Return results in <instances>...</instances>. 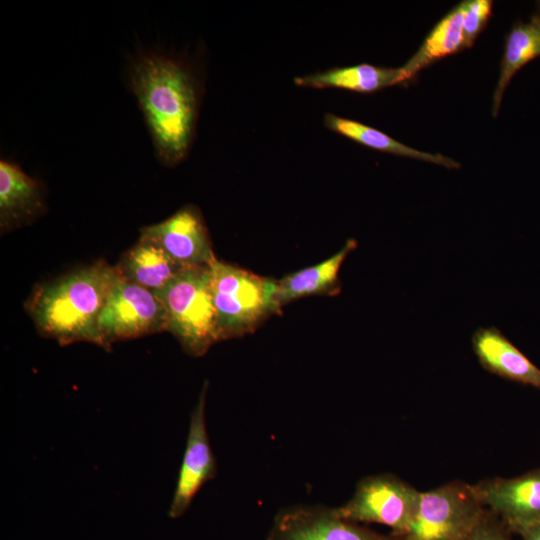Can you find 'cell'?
<instances>
[{"mask_svg":"<svg viewBox=\"0 0 540 540\" xmlns=\"http://www.w3.org/2000/svg\"><path fill=\"white\" fill-rule=\"evenodd\" d=\"M129 83L156 156L164 165H177L188 153L197 119L198 93L193 76L180 61L149 53L132 63Z\"/></svg>","mask_w":540,"mask_h":540,"instance_id":"1","label":"cell"},{"mask_svg":"<svg viewBox=\"0 0 540 540\" xmlns=\"http://www.w3.org/2000/svg\"><path fill=\"white\" fill-rule=\"evenodd\" d=\"M118 277L104 260L37 285L26 310L37 331L60 345L89 342L101 347L98 318Z\"/></svg>","mask_w":540,"mask_h":540,"instance_id":"2","label":"cell"},{"mask_svg":"<svg viewBox=\"0 0 540 540\" xmlns=\"http://www.w3.org/2000/svg\"><path fill=\"white\" fill-rule=\"evenodd\" d=\"M219 341L252 333L280 307L276 280L255 275L217 258L209 266Z\"/></svg>","mask_w":540,"mask_h":540,"instance_id":"3","label":"cell"},{"mask_svg":"<svg viewBox=\"0 0 540 540\" xmlns=\"http://www.w3.org/2000/svg\"><path fill=\"white\" fill-rule=\"evenodd\" d=\"M154 294L165 307L167 332L187 354L203 356L219 341L209 267L185 268Z\"/></svg>","mask_w":540,"mask_h":540,"instance_id":"4","label":"cell"},{"mask_svg":"<svg viewBox=\"0 0 540 540\" xmlns=\"http://www.w3.org/2000/svg\"><path fill=\"white\" fill-rule=\"evenodd\" d=\"M486 507L474 486L453 480L421 492L417 510L397 540H459L479 521Z\"/></svg>","mask_w":540,"mask_h":540,"instance_id":"5","label":"cell"},{"mask_svg":"<svg viewBox=\"0 0 540 540\" xmlns=\"http://www.w3.org/2000/svg\"><path fill=\"white\" fill-rule=\"evenodd\" d=\"M167 331V315L161 300L150 290L119 275L98 318L101 347L114 342Z\"/></svg>","mask_w":540,"mask_h":540,"instance_id":"6","label":"cell"},{"mask_svg":"<svg viewBox=\"0 0 540 540\" xmlns=\"http://www.w3.org/2000/svg\"><path fill=\"white\" fill-rule=\"evenodd\" d=\"M421 492L399 477L377 474L361 479L353 496L343 505L334 507L336 513L355 523H376L402 533L411 522Z\"/></svg>","mask_w":540,"mask_h":540,"instance_id":"7","label":"cell"},{"mask_svg":"<svg viewBox=\"0 0 540 540\" xmlns=\"http://www.w3.org/2000/svg\"><path fill=\"white\" fill-rule=\"evenodd\" d=\"M267 540H397L340 517L335 508L298 504L281 509Z\"/></svg>","mask_w":540,"mask_h":540,"instance_id":"8","label":"cell"},{"mask_svg":"<svg viewBox=\"0 0 540 540\" xmlns=\"http://www.w3.org/2000/svg\"><path fill=\"white\" fill-rule=\"evenodd\" d=\"M205 381L189 421V429L181 466L168 509L171 519L181 517L191 506L199 490L217 474V464L212 451L206 425Z\"/></svg>","mask_w":540,"mask_h":540,"instance_id":"9","label":"cell"},{"mask_svg":"<svg viewBox=\"0 0 540 540\" xmlns=\"http://www.w3.org/2000/svg\"><path fill=\"white\" fill-rule=\"evenodd\" d=\"M482 504L513 533L540 525V468L514 478L473 485Z\"/></svg>","mask_w":540,"mask_h":540,"instance_id":"10","label":"cell"},{"mask_svg":"<svg viewBox=\"0 0 540 540\" xmlns=\"http://www.w3.org/2000/svg\"><path fill=\"white\" fill-rule=\"evenodd\" d=\"M181 267H209L216 259L199 210L185 206L162 222L140 229Z\"/></svg>","mask_w":540,"mask_h":540,"instance_id":"11","label":"cell"},{"mask_svg":"<svg viewBox=\"0 0 540 540\" xmlns=\"http://www.w3.org/2000/svg\"><path fill=\"white\" fill-rule=\"evenodd\" d=\"M42 184L11 161H0V229L8 232L28 225L46 212Z\"/></svg>","mask_w":540,"mask_h":540,"instance_id":"12","label":"cell"},{"mask_svg":"<svg viewBox=\"0 0 540 540\" xmlns=\"http://www.w3.org/2000/svg\"><path fill=\"white\" fill-rule=\"evenodd\" d=\"M471 341L473 351L486 371L540 389V369L498 328H479Z\"/></svg>","mask_w":540,"mask_h":540,"instance_id":"13","label":"cell"},{"mask_svg":"<svg viewBox=\"0 0 540 540\" xmlns=\"http://www.w3.org/2000/svg\"><path fill=\"white\" fill-rule=\"evenodd\" d=\"M118 275L150 291L166 287L183 269L151 238L140 234L115 266Z\"/></svg>","mask_w":540,"mask_h":540,"instance_id":"14","label":"cell"},{"mask_svg":"<svg viewBox=\"0 0 540 540\" xmlns=\"http://www.w3.org/2000/svg\"><path fill=\"white\" fill-rule=\"evenodd\" d=\"M356 248L357 242L354 239H348L344 246L330 258L276 281L274 293L276 304L281 308L302 297L339 293L340 268L346 257Z\"/></svg>","mask_w":540,"mask_h":540,"instance_id":"15","label":"cell"},{"mask_svg":"<svg viewBox=\"0 0 540 540\" xmlns=\"http://www.w3.org/2000/svg\"><path fill=\"white\" fill-rule=\"evenodd\" d=\"M404 82L401 67L386 68L370 64L333 68L295 79L299 86L341 88L359 93H372Z\"/></svg>","mask_w":540,"mask_h":540,"instance_id":"16","label":"cell"},{"mask_svg":"<svg viewBox=\"0 0 540 540\" xmlns=\"http://www.w3.org/2000/svg\"><path fill=\"white\" fill-rule=\"evenodd\" d=\"M540 57V13L528 22L518 21L506 36L500 74L493 94L492 115L496 117L513 76L526 64Z\"/></svg>","mask_w":540,"mask_h":540,"instance_id":"17","label":"cell"},{"mask_svg":"<svg viewBox=\"0 0 540 540\" xmlns=\"http://www.w3.org/2000/svg\"><path fill=\"white\" fill-rule=\"evenodd\" d=\"M464 1L446 14L430 31L418 51L401 67L405 82L433 62L465 49Z\"/></svg>","mask_w":540,"mask_h":540,"instance_id":"18","label":"cell"},{"mask_svg":"<svg viewBox=\"0 0 540 540\" xmlns=\"http://www.w3.org/2000/svg\"><path fill=\"white\" fill-rule=\"evenodd\" d=\"M325 125L330 130L375 150L431 162L449 169L460 168V164L449 157L413 149L391 138L382 131L351 119L327 114L325 117Z\"/></svg>","mask_w":540,"mask_h":540,"instance_id":"19","label":"cell"},{"mask_svg":"<svg viewBox=\"0 0 540 540\" xmlns=\"http://www.w3.org/2000/svg\"><path fill=\"white\" fill-rule=\"evenodd\" d=\"M463 36L465 48H470L486 26L491 15L493 1H464Z\"/></svg>","mask_w":540,"mask_h":540,"instance_id":"20","label":"cell"},{"mask_svg":"<svg viewBox=\"0 0 540 540\" xmlns=\"http://www.w3.org/2000/svg\"><path fill=\"white\" fill-rule=\"evenodd\" d=\"M511 531L489 509L473 528L459 540H514Z\"/></svg>","mask_w":540,"mask_h":540,"instance_id":"21","label":"cell"},{"mask_svg":"<svg viewBox=\"0 0 540 540\" xmlns=\"http://www.w3.org/2000/svg\"><path fill=\"white\" fill-rule=\"evenodd\" d=\"M522 540H540V525L529 527L519 533Z\"/></svg>","mask_w":540,"mask_h":540,"instance_id":"22","label":"cell"},{"mask_svg":"<svg viewBox=\"0 0 540 540\" xmlns=\"http://www.w3.org/2000/svg\"><path fill=\"white\" fill-rule=\"evenodd\" d=\"M540 3V2H539ZM539 7H540V4H539ZM540 13V12H539Z\"/></svg>","mask_w":540,"mask_h":540,"instance_id":"23","label":"cell"}]
</instances>
